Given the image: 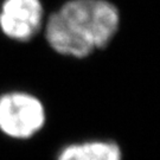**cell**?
Listing matches in <instances>:
<instances>
[{
    "mask_svg": "<svg viewBox=\"0 0 160 160\" xmlns=\"http://www.w3.org/2000/svg\"><path fill=\"white\" fill-rule=\"evenodd\" d=\"M120 28L119 8L108 0H68L49 16L46 43L65 57L83 59L102 50Z\"/></svg>",
    "mask_w": 160,
    "mask_h": 160,
    "instance_id": "6da1fadb",
    "label": "cell"
},
{
    "mask_svg": "<svg viewBox=\"0 0 160 160\" xmlns=\"http://www.w3.org/2000/svg\"><path fill=\"white\" fill-rule=\"evenodd\" d=\"M44 102L33 92L8 90L0 94V133L8 139L26 141L46 125Z\"/></svg>",
    "mask_w": 160,
    "mask_h": 160,
    "instance_id": "7a4b0ae2",
    "label": "cell"
},
{
    "mask_svg": "<svg viewBox=\"0 0 160 160\" xmlns=\"http://www.w3.org/2000/svg\"><path fill=\"white\" fill-rule=\"evenodd\" d=\"M44 25L40 0H4L0 8V31L8 39L26 43Z\"/></svg>",
    "mask_w": 160,
    "mask_h": 160,
    "instance_id": "3957f363",
    "label": "cell"
},
{
    "mask_svg": "<svg viewBox=\"0 0 160 160\" xmlns=\"http://www.w3.org/2000/svg\"><path fill=\"white\" fill-rule=\"evenodd\" d=\"M56 160H123V152L114 140L88 139L64 145Z\"/></svg>",
    "mask_w": 160,
    "mask_h": 160,
    "instance_id": "277c9868",
    "label": "cell"
}]
</instances>
